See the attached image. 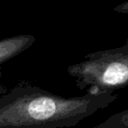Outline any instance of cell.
I'll return each instance as SVG.
<instances>
[{
  "mask_svg": "<svg viewBox=\"0 0 128 128\" xmlns=\"http://www.w3.org/2000/svg\"><path fill=\"white\" fill-rule=\"evenodd\" d=\"M114 93L64 97L21 82L0 96V128H65L109 106Z\"/></svg>",
  "mask_w": 128,
  "mask_h": 128,
  "instance_id": "cell-1",
  "label": "cell"
},
{
  "mask_svg": "<svg viewBox=\"0 0 128 128\" xmlns=\"http://www.w3.org/2000/svg\"><path fill=\"white\" fill-rule=\"evenodd\" d=\"M68 74L80 90L113 93L124 88L128 85V46L89 53L85 60L71 64Z\"/></svg>",
  "mask_w": 128,
  "mask_h": 128,
  "instance_id": "cell-2",
  "label": "cell"
},
{
  "mask_svg": "<svg viewBox=\"0 0 128 128\" xmlns=\"http://www.w3.org/2000/svg\"><path fill=\"white\" fill-rule=\"evenodd\" d=\"M35 42V37L30 34H20L0 40V65L18 56Z\"/></svg>",
  "mask_w": 128,
  "mask_h": 128,
  "instance_id": "cell-3",
  "label": "cell"
},
{
  "mask_svg": "<svg viewBox=\"0 0 128 128\" xmlns=\"http://www.w3.org/2000/svg\"><path fill=\"white\" fill-rule=\"evenodd\" d=\"M94 128H128V108L112 114Z\"/></svg>",
  "mask_w": 128,
  "mask_h": 128,
  "instance_id": "cell-4",
  "label": "cell"
},
{
  "mask_svg": "<svg viewBox=\"0 0 128 128\" xmlns=\"http://www.w3.org/2000/svg\"><path fill=\"white\" fill-rule=\"evenodd\" d=\"M114 11L119 12V13H124V14H128V1H125L119 5H117L114 8Z\"/></svg>",
  "mask_w": 128,
  "mask_h": 128,
  "instance_id": "cell-5",
  "label": "cell"
},
{
  "mask_svg": "<svg viewBox=\"0 0 128 128\" xmlns=\"http://www.w3.org/2000/svg\"><path fill=\"white\" fill-rule=\"evenodd\" d=\"M1 76H2V69H1V67H0V78H1Z\"/></svg>",
  "mask_w": 128,
  "mask_h": 128,
  "instance_id": "cell-6",
  "label": "cell"
},
{
  "mask_svg": "<svg viewBox=\"0 0 128 128\" xmlns=\"http://www.w3.org/2000/svg\"><path fill=\"white\" fill-rule=\"evenodd\" d=\"M125 44L128 46V38H127V40H126V42H125Z\"/></svg>",
  "mask_w": 128,
  "mask_h": 128,
  "instance_id": "cell-7",
  "label": "cell"
}]
</instances>
